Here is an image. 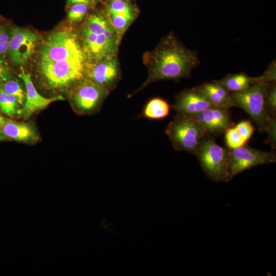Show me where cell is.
I'll return each instance as SVG.
<instances>
[{
	"label": "cell",
	"mask_w": 276,
	"mask_h": 276,
	"mask_svg": "<svg viewBox=\"0 0 276 276\" xmlns=\"http://www.w3.org/2000/svg\"><path fill=\"white\" fill-rule=\"evenodd\" d=\"M10 78V74L7 66L0 61V83H3Z\"/></svg>",
	"instance_id": "obj_29"
},
{
	"label": "cell",
	"mask_w": 276,
	"mask_h": 276,
	"mask_svg": "<svg viewBox=\"0 0 276 276\" xmlns=\"http://www.w3.org/2000/svg\"><path fill=\"white\" fill-rule=\"evenodd\" d=\"M1 127L4 136L14 140L28 141L35 135L33 129L26 124L6 120Z\"/></svg>",
	"instance_id": "obj_18"
},
{
	"label": "cell",
	"mask_w": 276,
	"mask_h": 276,
	"mask_svg": "<svg viewBox=\"0 0 276 276\" xmlns=\"http://www.w3.org/2000/svg\"><path fill=\"white\" fill-rule=\"evenodd\" d=\"M165 132L175 150L193 154L207 134L193 118L178 114L167 125Z\"/></svg>",
	"instance_id": "obj_4"
},
{
	"label": "cell",
	"mask_w": 276,
	"mask_h": 276,
	"mask_svg": "<svg viewBox=\"0 0 276 276\" xmlns=\"http://www.w3.org/2000/svg\"><path fill=\"white\" fill-rule=\"evenodd\" d=\"M192 118L200 124L208 135H217L222 134L228 128L234 125L228 109L213 106L205 109Z\"/></svg>",
	"instance_id": "obj_13"
},
{
	"label": "cell",
	"mask_w": 276,
	"mask_h": 276,
	"mask_svg": "<svg viewBox=\"0 0 276 276\" xmlns=\"http://www.w3.org/2000/svg\"><path fill=\"white\" fill-rule=\"evenodd\" d=\"M17 101L13 96L0 88V109L6 115L13 117L16 112Z\"/></svg>",
	"instance_id": "obj_20"
},
{
	"label": "cell",
	"mask_w": 276,
	"mask_h": 276,
	"mask_svg": "<svg viewBox=\"0 0 276 276\" xmlns=\"http://www.w3.org/2000/svg\"><path fill=\"white\" fill-rule=\"evenodd\" d=\"M234 125L228 128L224 132L226 145L231 150L243 146L246 143L238 132Z\"/></svg>",
	"instance_id": "obj_22"
},
{
	"label": "cell",
	"mask_w": 276,
	"mask_h": 276,
	"mask_svg": "<svg viewBox=\"0 0 276 276\" xmlns=\"http://www.w3.org/2000/svg\"><path fill=\"white\" fill-rule=\"evenodd\" d=\"M273 153L258 150L246 144L229 150L228 179L255 166L275 163Z\"/></svg>",
	"instance_id": "obj_8"
},
{
	"label": "cell",
	"mask_w": 276,
	"mask_h": 276,
	"mask_svg": "<svg viewBox=\"0 0 276 276\" xmlns=\"http://www.w3.org/2000/svg\"><path fill=\"white\" fill-rule=\"evenodd\" d=\"M216 81L230 93L241 91L254 83L263 82L260 76L254 77L244 73L228 74L223 78Z\"/></svg>",
	"instance_id": "obj_16"
},
{
	"label": "cell",
	"mask_w": 276,
	"mask_h": 276,
	"mask_svg": "<svg viewBox=\"0 0 276 276\" xmlns=\"http://www.w3.org/2000/svg\"><path fill=\"white\" fill-rule=\"evenodd\" d=\"M85 56L76 34L67 29L57 31L46 39L40 51V63H50Z\"/></svg>",
	"instance_id": "obj_6"
},
{
	"label": "cell",
	"mask_w": 276,
	"mask_h": 276,
	"mask_svg": "<svg viewBox=\"0 0 276 276\" xmlns=\"http://www.w3.org/2000/svg\"><path fill=\"white\" fill-rule=\"evenodd\" d=\"M78 84L73 96L76 109L83 113H90L99 109L109 92L88 79L82 80Z\"/></svg>",
	"instance_id": "obj_9"
},
{
	"label": "cell",
	"mask_w": 276,
	"mask_h": 276,
	"mask_svg": "<svg viewBox=\"0 0 276 276\" xmlns=\"http://www.w3.org/2000/svg\"><path fill=\"white\" fill-rule=\"evenodd\" d=\"M0 88L7 93L14 96L20 105H24L25 95L20 84L15 80H8L0 85Z\"/></svg>",
	"instance_id": "obj_21"
},
{
	"label": "cell",
	"mask_w": 276,
	"mask_h": 276,
	"mask_svg": "<svg viewBox=\"0 0 276 276\" xmlns=\"http://www.w3.org/2000/svg\"><path fill=\"white\" fill-rule=\"evenodd\" d=\"M67 3L70 5H73L75 4H84L88 6L93 5V0H67Z\"/></svg>",
	"instance_id": "obj_30"
},
{
	"label": "cell",
	"mask_w": 276,
	"mask_h": 276,
	"mask_svg": "<svg viewBox=\"0 0 276 276\" xmlns=\"http://www.w3.org/2000/svg\"><path fill=\"white\" fill-rule=\"evenodd\" d=\"M170 109L171 106L166 100L155 97L146 103L140 116L149 120H161L169 114Z\"/></svg>",
	"instance_id": "obj_17"
},
{
	"label": "cell",
	"mask_w": 276,
	"mask_h": 276,
	"mask_svg": "<svg viewBox=\"0 0 276 276\" xmlns=\"http://www.w3.org/2000/svg\"><path fill=\"white\" fill-rule=\"evenodd\" d=\"M147 60L148 77L137 91L152 82L188 78L200 63L197 52L185 47L172 34L162 39Z\"/></svg>",
	"instance_id": "obj_1"
},
{
	"label": "cell",
	"mask_w": 276,
	"mask_h": 276,
	"mask_svg": "<svg viewBox=\"0 0 276 276\" xmlns=\"http://www.w3.org/2000/svg\"><path fill=\"white\" fill-rule=\"evenodd\" d=\"M196 87L204 95L212 106L225 109L236 106L231 93L216 80L204 82Z\"/></svg>",
	"instance_id": "obj_15"
},
{
	"label": "cell",
	"mask_w": 276,
	"mask_h": 276,
	"mask_svg": "<svg viewBox=\"0 0 276 276\" xmlns=\"http://www.w3.org/2000/svg\"><path fill=\"white\" fill-rule=\"evenodd\" d=\"M85 56L50 63H40V71L52 88H60L78 83L85 75Z\"/></svg>",
	"instance_id": "obj_7"
},
{
	"label": "cell",
	"mask_w": 276,
	"mask_h": 276,
	"mask_svg": "<svg viewBox=\"0 0 276 276\" xmlns=\"http://www.w3.org/2000/svg\"><path fill=\"white\" fill-rule=\"evenodd\" d=\"M263 82L269 83L276 80V62L273 60L268 65L263 74L260 76Z\"/></svg>",
	"instance_id": "obj_28"
},
{
	"label": "cell",
	"mask_w": 276,
	"mask_h": 276,
	"mask_svg": "<svg viewBox=\"0 0 276 276\" xmlns=\"http://www.w3.org/2000/svg\"><path fill=\"white\" fill-rule=\"evenodd\" d=\"M109 15H117L134 19V10L128 0H111L107 6Z\"/></svg>",
	"instance_id": "obj_19"
},
{
	"label": "cell",
	"mask_w": 276,
	"mask_h": 276,
	"mask_svg": "<svg viewBox=\"0 0 276 276\" xmlns=\"http://www.w3.org/2000/svg\"><path fill=\"white\" fill-rule=\"evenodd\" d=\"M85 55L94 61L113 57L119 35L108 17L99 14L88 16L82 30Z\"/></svg>",
	"instance_id": "obj_2"
},
{
	"label": "cell",
	"mask_w": 276,
	"mask_h": 276,
	"mask_svg": "<svg viewBox=\"0 0 276 276\" xmlns=\"http://www.w3.org/2000/svg\"><path fill=\"white\" fill-rule=\"evenodd\" d=\"M234 126L246 142L250 139L255 130L254 127L249 120L242 121Z\"/></svg>",
	"instance_id": "obj_26"
},
{
	"label": "cell",
	"mask_w": 276,
	"mask_h": 276,
	"mask_svg": "<svg viewBox=\"0 0 276 276\" xmlns=\"http://www.w3.org/2000/svg\"><path fill=\"white\" fill-rule=\"evenodd\" d=\"M268 83L258 82L245 90L231 93L236 106L243 109L252 119L261 132H266L268 141L275 147L276 121L268 112L265 95Z\"/></svg>",
	"instance_id": "obj_3"
},
{
	"label": "cell",
	"mask_w": 276,
	"mask_h": 276,
	"mask_svg": "<svg viewBox=\"0 0 276 276\" xmlns=\"http://www.w3.org/2000/svg\"><path fill=\"white\" fill-rule=\"evenodd\" d=\"M265 104L268 113L273 118L276 111V84L275 82L268 83L265 95Z\"/></svg>",
	"instance_id": "obj_23"
},
{
	"label": "cell",
	"mask_w": 276,
	"mask_h": 276,
	"mask_svg": "<svg viewBox=\"0 0 276 276\" xmlns=\"http://www.w3.org/2000/svg\"><path fill=\"white\" fill-rule=\"evenodd\" d=\"M6 121L5 118L0 114V126H2Z\"/></svg>",
	"instance_id": "obj_31"
},
{
	"label": "cell",
	"mask_w": 276,
	"mask_h": 276,
	"mask_svg": "<svg viewBox=\"0 0 276 276\" xmlns=\"http://www.w3.org/2000/svg\"><path fill=\"white\" fill-rule=\"evenodd\" d=\"M206 175L212 180L228 182L229 151L206 134L195 154Z\"/></svg>",
	"instance_id": "obj_5"
},
{
	"label": "cell",
	"mask_w": 276,
	"mask_h": 276,
	"mask_svg": "<svg viewBox=\"0 0 276 276\" xmlns=\"http://www.w3.org/2000/svg\"><path fill=\"white\" fill-rule=\"evenodd\" d=\"M108 18L119 35L122 34L133 20L130 18L117 15H109Z\"/></svg>",
	"instance_id": "obj_24"
},
{
	"label": "cell",
	"mask_w": 276,
	"mask_h": 276,
	"mask_svg": "<svg viewBox=\"0 0 276 276\" xmlns=\"http://www.w3.org/2000/svg\"><path fill=\"white\" fill-rule=\"evenodd\" d=\"M10 34L7 29L0 26V57H5L9 53Z\"/></svg>",
	"instance_id": "obj_27"
},
{
	"label": "cell",
	"mask_w": 276,
	"mask_h": 276,
	"mask_svg": "<svg viewBox=\"0 0 276 276\" xmlns=\"http://www.w3.org/2000/svg\"><path fill=\"white\" fill-rule=\"evenodd\" d=\"M4 138V135L3 134V132L2 129V127L0 126V141L3 140Z\"/></svg>",
	"instance_id": "obj_32"
},
{
	"label": "cell",
	"mask_w": 276,
	"mask_h": 276,
	"mask_svg": "<svg viewBox=\"0 0 276 276\" xmlns=\"http://www.w3.org/2000/svg\"><path fill=\"white\" fill-rule=\"evenodd\" d=\"M85 74L87 79L108 92L113 89L120 78L117 60L114 56L85 65Z\"/></svg>",
	"instance_id": "obj_10"
},
{
	"label": "cell",
	"mask_w": 276,
	"mask_h": 276,
	"mask_svg": "<svg viewBox=\"0 0 276 276\" xmlns=\"http://www.w3.org/2000/svg\"><path fill=\"white\" fill-rule=\"evenodd\" d=\"M19 77L23 80L27 92L26 99L23 107L18 111L25 119H28L33 113L43 109L51 103L64 100L62 96L45 98L39 94L35 88L29 74L20 67Z\"/></svg>",
	"instance_id": "obj_14"
},
{
	"label": "cell",
	"mask_w": 276,
	"mask_h": 276,
	"mask_svg": "<svg viewBox=\"0 0 276 276\" xmlns=\"http://www.w3.org/2000/svg\"><path fill=\"white\" fill-rule=\"evenodd\" d=\"M38 36L27 29L15 27L10 33L9 53L12 61L17 64L25 63L33 54Z\"/></svg>",
	"instance_id": "obj_11"
},
{
	"label": "cell",
	"mask_w": 276,
	"mask_h": 276,
	"mask_svg": "<svg viewBox=\"0 0 276 276\" xmlns=\"http://www.w3.org/2000/svg\"><path fill=\"white\" fill-rule=\"evenodd\" d=\"M212 105L197 88L182 90L175 96L172 109L176 114L193 117Z\"/></svg>",
	"instance_id": "obj_12"
},
{
	"label": "cell",
	"mask_w": 276,
	"mask_h": 276,
	"mask_svg": "<svg viewBox=\"0 0 276 276\" xmlns=\"http://www.w3.org/2000/svg\"><path fill=\"white\" fill-rule=\"evenodd\" d=\"M88 7L84 4L72 5L68 12V19L74 22L82 20L87 13Z\"/></svg>",
	"instance_id": "obj_25"
}]
</instances>
